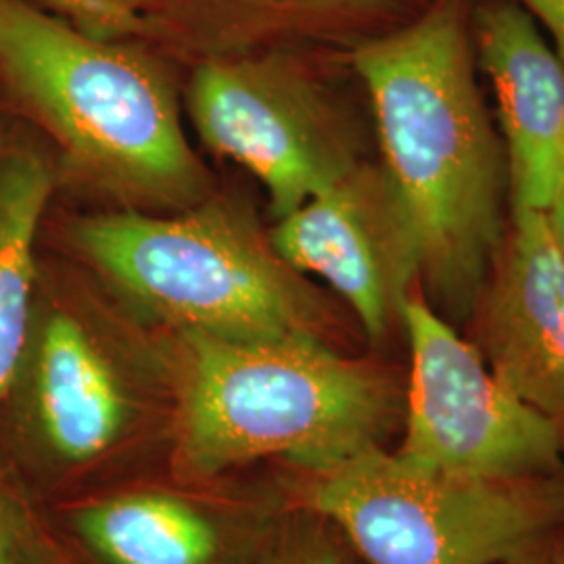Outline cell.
Wrapping results in <instances>:
<instances>
[{
    "instance_id": "cell-1",
    "label": "cell",
    "mask_w": 564,
    "mask_h": 564,
    "mask_svg": "<svg viewBox=\"0 0 564 564\" xmlns=\"http://www.w3.org/2000/svg\"><path fill=\"white\" fill-rule=\"evenodd\" d=\"M475 0H431L410 23L349 51L379 160L421 242L429 305L463 328L510 214L500 128L473 41Z\"/></svg>"
},
{
    "instance_id": "cell-2",
    "label": "cell",
    "mask_w": 564,
    "mask_h": 564,
    "mask_svg": "<svg viewBox=\"0 0 564 564\" xmlns=\"http://www.w3.org/2000/svg\"><path fill=\"white\" fill-rule=\"evenodd\" d=\"M186 67L153 44L82 36L0 0V97L55 155L57 195L88 212L176 214L220 184L184 128Z\"/></svg>"
},
{
    "instance_id": "cell-3",
    "label": "cell",
    "mask_w": 564,
    "mask_h": 564,
    "mask_svg": "<svg viewBox=\"0 0 564 564\" xmlns=\"http://www.w3.org/2000/svg\"><path fill=\"white\" fill-rule=\"evenodd\" d=\"M51 247L95 272L172 333L228 341L339 345L337 303L282 260L251 199L216 188L176 214L69 209L46 218Z\"/></svg>"
},
{
    "instance_id": "cell-4",
    "label": "cell",
    "mask_w": 564,
    "mask_h": 564,
    "mask_svg": "<svg viewBox=\"0 0 564 564\" xmlns=\"http://www.w3.org/2000/svg\"><path fill=\"white\" fill-rule=\"evenodd\" d=\"M174 335L178 466L188 477L272 456L314 475L402 433L408 366L303 337Z\"/></svg>"
},
{
    "instance_id": "cell-5",
    "label": "cell",
    "mask_w": 564,
    "mask_h": 564,
    "mask_svg": "<svg viewBox=\"0 0 564 564\" xmlns=\"http://www.w3.org/2000/svg\"><path fill=\"white\" fill-rule=\"evenodd\" d=\"M182 107L214 158L262 184L274 223L379 158L366 90L339 48L203 61L186 69Z\"/></svg>"
},
{
    "instance_id": "cell-6",
    "label": "cell",
    "mask_w": 564,
    "mask_h": 564,
    "mask_svg": "<svg viewBox=\"0 0 564 564\" xmlns=\"http://www.w3.org/2000/svg\"><path fill=\"white\" fill-rule=\"evenodd\" d=\"M307 512L368 564H510L564 544V468L523 479L449 475L375 447L307 475Z\"/></svg>"
},
{
    "instance_id": "cell-7",
    "label": "cell",
    "mask_w": 564,
    "mask_h": 564,
    "mask_svg": "<svg viewBox=\"0 0 564 564\" xmlns=\"http://www.w3.org/2000/svg\"><path fill=\"white\" fill-rule=\"evenodd\" d=\"M408 383L403 458L449 475L523 479L564 468L558 426L524 403L485 364L475 345L424 300L403 305Z\"/></svg>"
},
{
    "instance_id": "cell-8",
    "label": "cell",
    "mask_w": 564,
    "mask_h": 564,
    "mask_svg": "<svg viewBox=\"0 0 564 564\" xmlns=\"http://www.w3.org/2000/svg\"><path fill=\"white\" fill-rule=\"evenodd\" d=\"M102 293L105 282L76 260L41 258L30 335L4 393L69 463L116 444L137 408L126 364L97 316Z\"/></svg>"
},
{
    "instance_id": "cell-9",
    "label": "cell",
    "mask_w": 564,
    "mask_h": 564,
    "mask_svg": "<svg viewBox=\"0 0 564 564\" xmlns=\"http://www.w3.org/2000/svg\"><path fill=\"white\" fill-rule=\"evenodd\" d=\"M270 241L305 276L323 279L379 354L403 335V305L421 284V242L381 160H370L274 226Z\"/></svg>"
},
{
    "instance_id": "cell-10",
    "label": "cell",
    "mask_w": 564,
    "mask_h": 564,
    "mask_svg": "<svg viewBox=\"0 0 564 564\" xmlns=\"http://www.w3.org/2000/svg\"><path fill=\"white\" fill-rule=\"evenodd\" d=\"M460 330L489 370L564 437V256L545 212L510 209Z\"/></svg>"
},
{
    "instance_id": "cell-11",
    "label": "cell",
    "mask_w": 564,
    "mask_h": 564,
    "mask_svg": "<svg viewBox=\"0 0 564 564\" xmlns=\"http://www.w3.org/2000/svg\"><path fill=\"white\" fill-rule=\"evenodd\" d=\"M473 41L498 105L510 209L547 212L564 188V61L514 0H475Z\"/></svg>"
},
{
    "instance_id": "cell-12",
    "label": "cell",
    "mask_w": 564,
    "mask_h": 564,
    "mask_svg": "<svg viewBox=\"0 0 564 564\" xmlns=\"http://www.w3.org/2000/svg\"><path fill=\"white\" fill-rule=\"evenodd\" d=\"M155 46L193 67L281 46L354 51L421 15L431 0H144Z\"/></svg>"
},
{
    "instance_id": "cell-13",
    "label": "cell",
    "mask_w": 564,
    "mask_h": 564,
    "mask_svg": "<svg viewBox=\"0 0 564 564\" xmlns=\"http://www.w3.org/2000/svg\"><path fill=\"white\" fill-rule=\"evenodd\" d=\"M57 167L41 134L0 113V402L20 366L41 276L42 230Z\"/></svg>"
},
{
    "instance_id": "cell-14",
    "label": "cell",
    "mask_w": 564,
    "mask_h": 564,
    "mask_svg": "<svg viewBox=\"0 0 564 564\" xmlns=\"http://www.w3.org/2000/svg\"><path fill=\"white\" fill-rule=\"evenodd\" d=\"M82 538L113 564H212L218 533L193 506L165 494H132L76 514Z\"/></svg>"
},
{
    "instance_id": "cell-15",
    "label": "cell",
    "mask_w": 564,
    "mask_h": 564,
    "mask_svg": "<svg viewBox=\"0 0 564 564\" xmlns=\"http://www.w3.org/2000/svg\"><path fill=\"white\" fill-rule=\"evenodd\" d=\"M90 41L153 44L155 25L144 0H30Z\"/></svg>"
},
{
    "instance_id": "cell-16",
    "label": "cell",
    "mask_w": 564,
    "mask_h": 564,
    "mask_svg": "<svg viewBox=\"0 0 564 564\" xmlns=\"http://www.w3.org/2000/svg\"><path fill=\"white\" fill-rule=\"evenodd\" d=\"M550 36L556 55L564 61V0H514Z\"/></svg>"
},
{
    "instance_id": "cell-17",
    "label": "cell",
    "mask_w": 564,
    "mask_h": 564,
    "mask_svg": "<svg viewBox=\"0 0 564 564\" xmlns=\"http://www.w3.org/2000/svg\"><path fill=\"white\" fill-rule=\"evenodd\" d=\"M289 564H347V561L323 529H314L297 542Z\"/></svg>"
},
{
    "instance_id": "cell-18",
    "label": "cell",
    "mask_w": 564,
    "mask_h": 564,
    "mask_svg": "<svg viewBox=\"0 0 564 564\" xmlns=\"http://www.w3.org/2000/svg\"><path fill=\"white\" fill-rule=\"evenodd\" d=\"M18 523L11 508L0 500V564H18Z\"/></svg>"
},
{
    "instance_id": "cell-19",
    "label": "cell",
    "mask_w": 564,
    "mask_h": 564,
    "mask_svg": "<svg viewBox=\"0 0 564 564\" xmlns=\"http://www.w3.org/2000/svg\"><path fill=\"white\" fill-rule=\"evenodd\" d=\"M545 214H547L552 232H554L556 242H558V247H561L564 256V188L558 193V197L554 199V203L550 205V209Z\"/></svg>"
},
{
    "instance_id": "cell-20",
    "label": "cell",
    "mask_w": 564,
    "mask_h": 564,
    "mask_svg": "<svg viewBox=\"0 0 564 564\" xmlns=\"http://www.w3.org/2000/svg\"><path fill=\"white\" fill-rule=\"evenodd\" d=\"M550 564H564V544L558 545V547L552 552Z\"/></svg>"
},
{
    "instance_id": "cell-21",
    "label": "cell",
    "mask_w": 564,
    "mask_h": 564,
    "mask_svg": "<svg viewBox=\"0 0 564 564\" xmlns=\"http://www.w3.org/2000/svg\"><path fill=\"white\" fill-rule=\"evenodd\" d=\"M510 564H550V556H545V558H533V561H521V563Z\"/></svg>"
},
{
    "instance_id": "cell-22",
    "label": "cell",
    "mask_w": 564,
    "mask_h": 564,
    "mask_svg": "<svg viewBox=\"0 0 564 564\" xmlns=\"http://www.w3.org/2000/svg\"><path fill=\"white\" fill-rule=\"evenodd\" d=\"M2 111H7V109H4V102H2V97H0V113H2Z\"/></svg>"
}]
</instances>
